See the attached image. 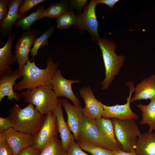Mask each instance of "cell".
<instances>
[{"label":"cell","instance_id":"obj_36","mask_svg":"<svg viewBox=\"0 0 155 155\" xmlns=\"http://www.w3.org/2000/svg\"><path fill=\"white\" fill-rule=\"evenodd\" d=\"M97 4H104L108 5L109 7L112 8L119 1V0H95Z\"/></svg>","mask_w":155,"mask_h":155},{"label":"cell","instance_id":"obj_15","mask_svg":"<svg viewBox=\"0 0 155 155\" xmlns=\"http://www.w3.org/2000/svg\"><path fill=\"white\" fill-rule=\"evenodd\" d=\"M60 100L67 115V124L76 141L83 121L85 117L83 108L80 106L72 105L65 98Z\"/></svg>","mask_w":155,"mask_h":155},{"label":"cell","instance_id":"obj_30","mask_svg":"<svg viewBox=\"0 0 155 155\" xmlns=\"http://www.w3.org/2000/svg\"><path fill=\"white\" fill-rule=\"evenodd\" d=\"M0 155H14L3 131H0Z\"/></svg>","mask_w":155,"mask_h":155},{"label":"cell","instance_id":"obj_11","mask_svg":"<svg viewBox=\"0 0 155 155\" xmlns=\"http://www.w3.org/2000/svg\"><path fill=\"white\" fill-rule=\"evenodd\" d=\"M79 92L85 104L83 108L84 116L96 120L102 117L104 112L103 104L95 97L90 87H84L79 89Z\"/></svg>","mask_w":155,"mask_h":155},{"label":"cell","instance_id":"obj_7","mask_svg":"<svg viewBox=\"0 0 155 155\" xmlns=\"http://www.w3.org/2000/svg\"><path fill=\"white\" fill-rule=\"evenodd\" d=\"M97 4L95 0H91L84 7L83 12L77 16V21L74 25L76 28L87 30L94 40L100 37L98 30V22L95 12Z\"/></svg>","mask_w":155,"mask_h":155},{"label":"cell","instance_id":"obj_3","mask_svg":"<svg viewBox=\"0 0 155 155\" xmlns=\"http://www.w3.org/2000/svg\"><path fill=\"white\" fill-rule=\"evenodd\" d=\"M101 51L105 67V77L101 83L102 90H107L118 75L124 61L123 56L118 55L115 52V42L99 37L96 39Z\"/></svg>","mask_w":155,"mask_h":155},{"label":"cell","instance_id":"obj_6","mask_svg":"<svg viewBox=\"0 0 155 155\" xmlns=\"http://www.w3.org/2000/svg\"><path fill=\"white\" fill-rule=\"evenodd\" d=\"M59 133L56 116L53 112L45 115L39 129L32 135L33 146L41 151L57 138Z\"/></svg>","mask_w":155,"mask_h":155},{"label":"cell","instance_id":"obj_9","mask_svg":"<svg viewBox=\"0 0 155 155\" xmlns=\"http://www.w3.org/2000/svg\"><path fill=\"white\" fill-rule=\"evenodd\" d=\"M41 34L40 31L35 29L24 31L20 36L15 46V56L21 70L29 61L28 55L35 38Z\"/></svg>","mask_w":155,"mask_h":155},{"label":"cell","instance_id":"obj_32","mask_svg":"<svg viewBox=\"0 0 155 155\" xmlns=\"http://www.w3.org/2000/svg\"><path fill=\"white\" fill-rule=\"evenodd\" d=\"M87 3V1L86 0H71L69 2V9L71 10L75 9L79 11H81Z\"/></svg>","mask_w":155,"mask_h":155},{"label":"cell","instance_id":"obj_24","mask_svg":"<svg viewBox=\"0 0 155 155\" xmlns=\"http://www.w3.org/2000/svg\"><path fill=\"white\" fill-rule=\"evenodd\" d=\"M69 9V2L66 0L52 3L45 9L43 14V18H57L67 11Z\"/></svg>","mask_w":155,"mask_h":155},{"label":"cell","instance_id":"obj_25","mask_svg":"<svg viewBox=\"0 0 155 155\" xmlns=\"http://www.w3.org/2000/svg\"><path fill=\"white\" fill-rule=\"evenodd\" d=\"M55 31L54 27H50L38 37L35 38L30 52L32 58L37 55L38 50L40 46L44 47L48 45V39L53 34Z\"/></svg>","mask_w":155,"mask_h":155},{"label":"cell","instance_id":"obj_5","mask_svg":"<svg viewBox=\"0 0 155 155\" xmlns=\"http://www.w3.org/2000/svg\"><path fill=\"white\" fill-rule=\"evenodd\" d=\"M112 119L115 137L122 150L130 152L135 150L138 138L142 134L135 120Z\"/></svg>","mask_w":155,"mask_h":155},{"label":"cell","instance_id":"obj_33","mask_svg":"<svg viewBox=\"0 0 155 155\" xmlns=\"http://www.w3.org/2000/svg\"><path fill=\"white\" fill-rule=\"evenodd\" d=\"M13 126V122L9 116L6 117H0V131H4Z\"/></svg>","mask_w":155,"mask_h":155},{"label":"cell","instance_id":"obj_19","mask_svg":"<svg viewBox=\"0 0 155 155\" xmlns=\"http://www.w3.org/2000/svg\"><path fill=\"white\" fill-rule=\"evenodd\" d=\"M135 94L131 98L133 102L142 100H150L155 98V75L143 80L135 88Z\"/></svg>","mask_w":155,"mask_h":155},{"label":"cell","instance_id":"obj_20","mask_svg":"<svg viewBox=\"0 0 155 155\" xmlns=\"http://www.w3.org/2000/svg\"><path fill=\"white\" fill-rule=\"evenodd\" d=\"M60 99L59 104L53 111L57 117L58 131L60 135L62 146L63 149L67 151L71 143L73 141L75 140V138L65 121L60 98Z\"/></svg>","mask_w":155,"mask_h":155},{"label":"cell","instance_id":"obj_23","mask_svg":"<svg viewBox=\"0 0 155 155\" xmlns=\"http://www.w3.org/2000/svg\"><path fill=\"white\" fill-rule=\"evenodd\" d=\"M45 6L43 5L26 16L20 18L15 24L14 25L22 29L24 31L31 30L32 25L36 21L43 18V14L45 10Z\"/></svg>","mask_w":155,"mask_h":155},{"label":"cell","instance_id":"obj_22","mask_svg":"<svg viewBox=\"0 0 155 155\" xmlns=\"http://www.w3.org/2000/svg\"><path fill=\"white\" fill-rule=\"evenodd\" d=\"M137 106L142 112L140 124H148L150 131L155 130V98L151 100L147 105L139 104Z\"/></svg>","mask_w":155,"mask_h":155},{"label":"cell","instance_id":"obj_28","mask_svg":"<svg viewBox=\"0 0 155 155\" xmlns=\"http://www.w3.org/2000/svg\"><path fill=\"white\" fill-rule=\"evenodd\" d=\"M82 148L92 155H115L113 152L92 144L77 142Z\"/></svg>","mask_w":155,"mask_h":155},{"label":"cell","instance_id":"obj_26","mask_svg":"<svg viewBox=\"0 0 155 155\" xmlns=\"http://www.w3.org/2000/svg\"><path fill=\"white\" fill-rule=\"evenodd\" d=\"M77 20V16L73 11H67L57 18V28L59 29H68L74 25Z\"/></svg>","mask_w":155,"mask_h":155},{"label":"cell","instance_id":"obj_8","mask_svg":"<svg viewBox=\"0 0 155 155\" xmlns=\"http://www.w3.org/2000/svg\"><path fill=\"white\" fill-rule=\"evenodd\" d=\"M126 84L129 89V94L127 97L126 102L123 104H116L112 106H107L103 104L104 112L102 117L122 120H136L138 119V116L132 111L130 106L131 95L135 89L133 83L128 82L126 83Z\"/></svg>","mask_w":155,"mask_h":155},{"label":"cell","instance_id":"obj_17","mask_svg":"<svg viewBox=\"0 0 155 155\" xmlns=\"http://www.w3.org/2000/svg\"><path fill=\"white\" fill-rule=\"evenodd\" d=\"M23 0H9L8 4V11L5 18L0 21V37L6 38L12 32L13 26L20 18L25 16L18 13L19 8Z\"/></svg>","mask_w":155,"mask_h":155},{"label":"cell","instance_id":"obj_35","mask_svg":"<svg viewBox=\"0 0 155 155\" xmlns=\"http://www.w3.org/2000/svg\"><path fill=\"white\" fill-rule=\"evenodd\" d=\"M9 0H0V21L3 20L7 14L8 4Z\"/></svg>","mask_w":155,"mask_h":155},{"label":"cell","instance_id":"obj_2","mask_svg":"<svg viewBox=\"0 0 155 155\" xmlns=\"http://www.w3.org/2000/svg\"><path fill=\"white\" fill-rule=\"evenodd\" d=\"M9 112L8 116L13 122L12 127L32 135L39 129L44 117L31 104L23 108L16 104L9 110Z\"/></svg>","mask_w":155,"mask_h":155},{"label":"cell","instance_id":"obj_29","mask_svg":"<svg viewBox=\"0 0 155 155\" xmlns=\"http://www.w3.org/2000/svg\"><path fill=\"white\" fill-rule=\"evenodd\" d=\"M46 0H24L18 9V13L21 16H27L26 13L36 5Z\"/></svg>","mask_w":155,"mask_h":155},{"label":"cell","instance_id":"obj_27","mask_svg":"<svg viewBox=\"0 0 155 155\" xmlns=\"http://www.w3.org/2000/svg\"><path fill=\"white\" fill-rule=\"evenodd\" d=\"M40 155H67L61 140L57 138L50 143L41 152Z\"/></svg>","mask_w":155,"mask_h":155},{"label":"cell","instance_id":"obj_31","mask_svg":"<svg viewBox=\"0 0 155 155\" xmlns=\"http://www.w3.org/2000/svg\"><path fill=\"white\" fill-rule=\"evenodd\" d=\"M75 140L69 145L66 151L67 155H90L85 152Z\"/></svg>","mask_w":155,"mask_h":155},{"label":"cell","instance_id":"obj_10","mask_svg":"<svg viewBox=\"0 0 155 155\" xmlns=\"http://www.w3.org/2000/svg\"><path fill=\"white\" fill-rule=\"evenodd\" d=\"M79 80H71L63 77L61 71L58 69L54 74L52 80L51 86L57 96L66 98L70 100L76 106H80V101L74 94L72 85L79 83Z\"/></svg>","mask_w":155,"mask_h":155},{"label":"cell","instance_id":"obj_12","mask_svg":"<svg viewBox=\"0 0 155 155\" xmlns=\"http://www.w3.org/2000/svg\"><path fill=\"white\" fill-rule=\"evenodd\" d=\"M103 148L113 151L122 150L115 137L112 119L102 117L96 120Z\"/></svg>","mask_w":155,"mask_h":155},{"label":"cell","instance_id":"obj_14","mask_svg":"<svg viewBox=\"0 0 155 155\" xmlns=\"http://www.w3.org/2000/svg\"><path fill=\"white\" fill-rule=\"evenodd\" d=\"M78 142L89 143L103 148L96 120L84 117L76 141V142Z\"/></svg>","mask_w":155,"mask_h":155},{"label":"cell","instance_id":"obj_16","mask_svg":"<svg viewBox=\"0 0 155 155\" xmlns=\"http://www.w3.org/2000/svg\"><path fill=\"white\" fill-rule=\"evenodd\" d=\"M3 131L14 155L33 145L32 135L30 134L17 130L13 127Z\"/></svg>","mask_w":155,"mask_h":155},{"label":"cell","instance_id":"obj_18","mask_svg":"<svg viewBox=\"0 0 155 155\" xmlns=\"http://www.w3.org/2000/svg\"><path fill=\"white\" fill-rule=\"evenodd\" d=\"M16 35L12 32L8 36L5 44L0 48V76L12 70L10 65L16 61L15 55L11 51L13 41Z\"/></svg>","mask_w":155,"mask_h":155},{"label":"cell","instance_id":"obj_4","mask_svg":"<svg viewBox=\"0 0 155 155\" xmlns=\"http://www.w3.org/2000/svg\"><path fill=\"white\" fill-rule=\"evenodd\" d=\"M20 94L26 103L32 104L36 111L42 115L53 111L60 101L51 85L27 89Z\"/></svg>","mask_w":155,"mask_h":155},{"label":"cell","instance_id":"obj_37","mask_svg":"<svg viewBox=\"0 0 155 155\" xmlns=\"http://www.w3.org/2000/svg\"><path fill=\"white\" fill-rule=\"evenodd\" d=\"M115 155H138L135 150L130 152H126L122 150L113 151Z\"/></svg>","mask_w":155,"mask_h":155},{"label":"cell","instance_id":"obj_13","mask_svg":"<svg viewBox=\"0 0 155 155\" xmlns=\"http://www.w3.org/2000/svg\"><path fill=\"white\" fill-rule=\"evenodd\" d=\"M22 77L21 70L18 69L0 76V102L5 97L10 100L14 99L18 102L21 97L20 94L14 91L16 81Z\"/></svg>","mask_w":155,"mask_h":155},{"label":"cell","instance_id":"obj_21","mask_svg":"<svg viewBox=\"0 0 155 155\" xmlns=\"http://www.w3.org/2000/svg\"><path fill=\"white\" fill-rule=\"evenodd\" d=\"M138 155H155V133L148 131L138 137L135 148Z\"/></svg>","mask_w":155,"mask_h":155},{"label":"cell","instance_id":"obj_34","mask_svg":"<svg viewBox=\"0 0 155 155\" xmlns=\"http://www.w3.org/2000/svg\"><path fill=\"white\" fill-rule=\"evenodd\" d=\"M41 152L33 145L24 149L17 155H40Z\"/></svg>","mask_w":155,"mask_h":155},{"label":"cell","instance_id":"obj_1","mask_svg":"<svg viewBox=\"0 0 155 155\" xmlns=\"http://www.w3.org/2000/svg\"><path fill=\"white\" fill-rule=\"evenodd\" d=\"M59 66L58 63H53L51 57L48 58L47 66L44 69L38 67L34 61H28L20 70L23 79L16 84L14 90L19 91L41 86L51 85L53 77L59 69Z\"/></svg>","mask_w":155,"mask_h":155}]
</instances>
